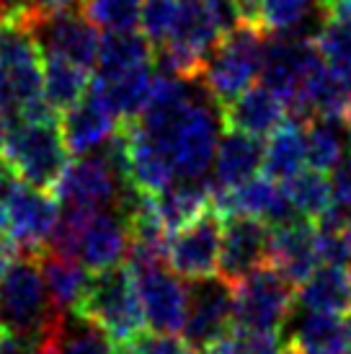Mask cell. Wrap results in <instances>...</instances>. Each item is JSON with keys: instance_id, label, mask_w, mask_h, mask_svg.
<instances>
[{"instance_id": "cell-28", "label": "cell", "mask_w": 351, "mask_h": 354, "mask_svg": "<svg viewBox=\"0 0 351 354\" xmlns=\"http://www.w3.org/2000/svg\"><path fill=\"white\" fill-rule=\"evenodd\" d=\"M153 62V44L147 41L142 31L124 29V31H106L98 44V73H124V70L150 65Z\"/></svg>"}, {"instance_id": "cell-22", "label": "cell", "mask_w": 351, "mask_h": 354, "mask_svg": "<svg viewBox=\"0 0 351 354\" xmlns=\"http://www.w3.org/2000/svg\"><path fill=\"white\" fill-rule=\"evenodd\" d=\"M153 62L150 65H140V68L124 70V73H111V75H101L96 73L88 88L104 101L111 114L119 122H135L140 111L145 106L150 88H153Z\"/></svg>"}, {"instance_id": "cell-10", "label": "cell", "mask_w": 351, "mask_h": 354, "mask_svg": "<svg viewBox=\"0 0 351 354\" xmlns=\"http://www.w3.org/2000/svg\"><path fill=\"white\" fill-rule=\"evenodd\" d=\"M135 274L137 295L142 305V315L150 331L158 334H178L184 328L186 308H189V287L166 261L129 266Z\"/></svg>"}, {"instance_id": "cell-37", "label": "cell", "mask_w": 351, "mask_h": 354, "mask_svg": "<svg viewBox=\"0 0 351 354\" xmlns=\"http://www.w3.org/2000/svg\"><path fill=\"white\" fill-rule=\"evenodd\" d=\"M119 354H199L176 334H158L142 331L132 342L119 346Z\"/></svg>"}, {"instance_id": "cell-31", "label": "cell", "mask_w": 351, "mask_h": 354, "mask_svg": "<svg viewBox=\"0 0 351 354\" xmlns=\"http://www.w3.org/2000/svg\"><path fill=\"white\" fill-rule=\"evenodd\" d=\"M315 47L321 52L325 68L331 70L336 78L351 83V16L333 13L331 19L321 24Z\"/></svg>"}, {"instance_id": "cell-14", "label": "cell", "mask_w": 351, "mask_h": 354, "mask_svg": "<svg viewBox=\"0 0 351 354\" xmlns=\"http://www.w3.org/2000/svg\"><path fill=\"white\" fill-rule=\"evenodd\" d=\"M29 26L39 39L41 52L68 57L83 68L96 65L101 34H98V26H93L91 19L80 10V6L39 16L29 21Z\"/></svg>"}, {"instance_id": "cell-8", "label": "cell", "mask_w": 351, "mask_h": 354, "mask_svg": "<svg viewBox=\"0 0 351 354\" xmlns=\"http://www.w3.org/2000/svg\"><path fill=\"white\" fill-rule=\"evenodd\" d=\"M129 187L132 184L114 171L108 158L104 156V150H96V153L75 156L73 160H68V166L52 192H55L59 207L117 209Z\"/></svg>"}, {"instance_id": "cell-40", "label": "cell", "mask_w": 351, "mask_h": 354, "mask_svg": "<svg viewBox=\"0 0 351 354\" xmlns=\"http://www.w3.org/2000/svg\"><path fill=\"white\" fill-rule=\"evenodd\" d=\"M331 189L333 205L351 207V153H343V158L331 171Z\"/></svg>"}, {"instance_id": "cell-9", "label": "cell", "mask_w": 351, "mask_h": 354, "mask_svg": "<svg viewBox=\"0 0 351 354\" xmlns=\"http://www.w3.org/2000/svg\"><path fill=\"white\" fill-rule=\"evenodd\" d=\"M225 215L215 207H207L202 215L171 233L166 261L181 279H202L217 274L220 246H222Z\"/></svg>"}, {"instance_id": "cell-7", "label": "cell", "mask_w": 351, "mask_h": 354, "mask_svg": "<svg viewBox=\"0 0 351 354\" xmlns=\"http://www.w3.org/2000/svg\"><path fill=\"white\" fill-rule=\"evenodd\" d=\"M294 310V285L274 264H263L233 285V326L282 331Z\"/></svg>"}, {"instance_id": "cell-27", "label": "cell", "mask_w": 351, "mask_h": 354, "mask_svg": "<svg viewBox=\"0 0 351 354\" xmlns=\"http://www.w3.org/2000/svg\"><path fill=\"white\" fill-rule=\"evenodd\" d=\"M153 205H155L158 217L166 225L168 233H176L186 223L196 220L207 207H212V197H209L207 181L176 178L171 187H166L160 194L153 197Z\"/></svg>"}, {"instance_id": "cell-24", "label": "cell", "mask_w": 351, "mask_h": 354, "mask_svg": "<svg viewBox=\"0 0 351 354\" xmlns=\"http://www.w3.org/2000/svg\"><path fill=\"white\" fill-rule=\"evenodd\" d=\"M37 259H39L41 277H44V285H47L49 300L55 305V310L57 313L78 310L80 300L88 290V282H91V272L78 259L55 254L47 248Z\"/></svg>"}, {"instance_id": "cell-32", "label": "cell", "mask_w": 351, "mask_h": 354, "mask_svg": "<svg viewBox=\"0 0 351 354\" xmlns=\"http://www.w3.org/2000/svg\"><path fill=\"white\" fill-rule=\"evenodd\" d=\"M284 189H287V194H290V199H292V205L300 217L318 220L333 205L331 178H325V174L315 171V168H307V171L303 168L297 176L284 181Z\"/></svg>"}, {"instance_id": "cell-12", "label": "cell", "mask_w": 351, "mask_h": 354, "mask_svg": "<svg viewBox=\"0 0 351 354\" xmlns=\"http://www.w3.org/2000/svg\"><path fill=\"white\" fill-rule=\"evenodd\" d=\"M6 209H8L10 241L16 243L19 254L39 256L47 248L49 233L57 223V197H52L47 189L34 187L21 178L6 197Z\"/></svg>"}, {"instance_id": "cell-38", "label": "cell", "mask_w": 351, "mask_h": 354, "mask_svg": "<svg viewBox=\"0 0 351 354\" xmlns=\"http://www.w3.org/2000/svg\"><path fill=\"white\" fill-rule=\"evenodd\" d=\"M80 0H3V19H16V21H34L39 16L55 13L62 8H75Z\"/></svg>"}, {"instance_id": "cell-41", "label": "cell", "mask_w": 351, "mask_h": 354, "mask_svg": "<svg viewBox=\"0 0 351 354\" xmlns=\"http://www.w3.org/2000/svg\"><path fill=\"white\" fill-rule=\"evenodd\" d=\"M41 339H31L23 334L0 331V354H34Z\"/></svg>"}, {"instance_id": "cell-19", "label": "cell", "mask_w": 351, "mask_h": 354, "mask_svg": "<svg viewBox=\"0 0 351 354\" xmlns=\"http://www.w3.org/2000/svg\"><path fill=\"white\" fill-rule=\"evenodd\" d=\"M263 166V145L261 138L225 129L220 135L212 163V178L207 187L212 192H230V189L245 184L248 178L258 176V168Z\"/></svg>"}, {"instance_id": "cell-11", "label": "cell", "mask_w": 351, "mask_h": 354, "mask_svg": "<svg viewBox=\"0 0 351 354\" xmlns=\"http://www.w3.org/2000/svg\"><path fill=\"white\" fill-rule=\"evenodd\" d=\"M230 326H233V285L220 274L191 279L186 321L181 328L186 344L202 352Z\"/></svg>"}, {"instance_id": "cell-1", "label": "cell", "mask_w": 351, "mask_h": 354, "mask_svg": "<svg viewBox=\"0 0 351 354\" xmlns=\"http://www.w3.org/2000/svg\"><path fill=\"white\" fill-rule=\"evenodd\" d=\"M325 73L315 39L307 37H276L266 39L261 59L263 86L279 96L292 111V117L303 122L310 119V99L315 86Z\"/></svg>"}, {"instance_id": "cell-43", "label": "cell", "mask_w": 351, "mask_h": 354, "mask_svg": "<svg viewBox=\"0 0 351 354\" xmlns=\"http://www.w3.org/2000/svg\"><path fill=\"white\" fill-rule=\"evenodd\" d=\"M16 256H19L16 243H13L10 238H0V279L6 277V272H8V266L13 264Z\"/></svg>"}, {"instance_id": "cell-25", "label": "cell", "mask_w": 351, "mask_h": 354, "mask_svg": "<svg viewBox=\"0 0 351 354\" xmlns=\"http://www.w3.org/2000/svg\"><path fill=\"white\" fill-rule=\"evenodd\" d=\"M47 336L52 339L57 354H119V344L106 328L80 310L59 313Z\"/></svg>"}, {"instance_id": "cell-46", "label": "cell", "mask_w": 351, "mask_h": 354, "mask_svg": "<svg viewBox=\"0 0 351 354\" xmlns=\"http://www.w3.org/2000/svg\"><path fill=\"white\" fill-rule=\"evenodd\" d=\"M34 354H57V349H55V344H52V339H49L47 334L41 336L39 346H37V352Z\"/></svg>"}, {"instance_id": "cell-5", "label": "cell", "mask_w": 351, "mask_h": 354, "mask_svg": "<svg viewBox=\"0 0 351 354\" xmlns=\"http://www.w3.org/2000/svg\"><path fill=\"white\" fill-rule=\"evenodd\" d=\"M3 156L23 181L52 192L70 160L59 119L10 117Z\"/></svg>"}, {"instance_id": "cell-29", "label": "cell", "mask_w": 351, "mask_h": 354, "mask_svg": "<svg viewBox=\"0 0 351 354\" xmlns=\"http://www.w3.org/2000/svg\"><path fill=\"white\" fill-rule=\"evenodd\" d=\"M88 68L59 55L44 52V99L49 106L65 111L88 93Z\"/></svg>"}, {"instance_id": "cell-39", "label": "cell", "mask_w": 351, "mask_h": 354, "mask_svg": "<svg viewBox=\"0 0 351 354\" xmlns=\"http://www.w3.org/2000/svg\"><path fill=\"white\" fill-rule=\"evenodd\" d=\"M202 3H205V8L209 10V16H212V21L217 24V29H220L222 37L243 24L240 3H238V0H202Z\"/></svg>"}, {"instance_id": "cell-3", "label": "cell", "mask_w": 351, "mask_h": 354, "mask_svg": "<svg viewBox=\"0 0 351 354\" xmlns=\"http://www.w3.org/2000/svg\"><path fill=\"white\" fill-rule=\"evenodd\" d=\"M266 39L269 34L261 26L240 24L238 29L225 34L215 50L209 52L199 83L220 109L227 106L248 86H254V80L261 75Z\"/></svg>"}, {"instance_id": "cell-50", "label": "cell", "mask_w": 351, "mask_h": 354, "mask_svg": "<svg viewBox=\"0 0 351 354\" xmlns=\"http://www.w3.org/2000/svg\"><path fill=\"white\" fill-rule=\"evenodd\" d=\"M349 142H351V124H349Z\"/></svg>"}, {"instance_id": "cell-2", "label": "cell", "mask_w": 351, "mask_h": 354, "mask_svg": "<svg viewBox=\"0 0 351 354\" xmlns=\"http://www.w3.org/2000/svg\"><path fill=\"white\" fill-rule=\"evenodd\" d=\"M44 99V52L26 21H0V104L10 117Z\"/></svg>"}, {"instance_id": "cell-44", "label": "cell", "mask_w": 351, "mask_h": 354, "mask_svg": "<svg viewBox=\"0 0 351 354\" xmlns=\"http://www.w3.org/2000/svg\"><path fill=\"white\" fill-rule=\"evenodd\" d=\"M328 13H341V16H351V0H318Z\"/></svg>"}, {"instance_id": "cell-26", "label": "cell", "mask_w": 351, "mask_h": 354, "mask_svg": "<svg viewBox=\"0 0 351 354\" xmlns=\"http://www.w3.org/2000/svg\"><path fill=\"white\" fill-rule=\"evenodd\" d=\"M305 122L300 117H287L269 135V142L263 145V174L276 181H290L307 166L305 153Z\"/></svg>"}, {"instance_id": "cell-30", "label": "cell", "mask_w": 351, "mask_h": 354, "mask_svg": "<svg viewBox=\"0 0 351 354\" xmlns=\"http://www.w3.org/2000/svg\"><path fill=\"white\" fill-rule=\"evenodd\" d=\"M305 124L307 166L328 174L343 158V148L349 142V124L336 117H312Z\"/></svg>"}, {"instance_id": "cell-13", "label": "cell", "mask_w": 351, "mask_h": 354, "mask_svg": "<svg viewBox=\"0 0 351 354\" xmlns=\"http://www.w3.org/2000/svg\"><path fill=\"white\" fill-rule=\"evenodd\" d=\"M272 264V227L248 215H225L217 274L230 285Z\"/></svg>"}, {"instance_id": "cell-23", "label": "cell", "mask_w": 351, "mask_h": 354, "mask_svg": "<svg viewBox=\"0 0 351 354\" xmlns=\"http://www.w3.org/2000/svg\"><path fill=\"white\" fill-rule=\"evenodd\" d=\"M294 303L307 313H351V272L349 266L318 264L297 285Z\"/></svg>"}, {"instance_id": "cell-49", "label": "cell", "mask_w": 351, "mask_h": 354, "mask_svg": "<svg viewBox=\"0 0 351 354\" xmlns=\"http://www.w3.org/2000/svg\"><path fill=\"white\" fill-rule=\"evenodd\" d=\"M343 354H351V344H349V346H346V352H343Z\"/></svg>"}, {"instance_id": "cell-34", "label": "cell", "mask_w": 351, "mask_h": 354, "mask_svg": "<svg viewBox=\"0 0 351 354\" xmlns=\"http://www.w3.org/2000/svg\"><path fill=\"white\" fill-rule=\"evenodd\" d=\"M199 354H284V342L279 339V331H254L230 326Z\"/></svg>"}, {"instance_id": "cell-47", "label": "cell", "mask_w": 351, "mask_h": 354, "mask_svg": "<svg viewBox=\"0 0 351 354\" xmlns=\"http://www.w3.org/2000/svg\"><path fill=\"white\" fill-rule=\"evenodd\" d=\"M8 230V209H6V202H0V236Z\"/></svg>"}, {"instance_id": "cell-33", "label": "cell", "mask_w": 351, "mask_h": 354, "mask_svg": "<svg viewBox=\"0 0 351 354\" xmlns=\"http://www.w3.org/2000/svg\"><path fill=\"white\" fill-rule=\"evenodd\" d=\"M315 10V0H258V24L274 37H300Z\"/></svg>"}, {"instance_id": "cell-18", "label": "cell", "mask_w": 351, "mask_h": 354, "mask_svg": "<svg viewBox=\"0 0 351 354\" xmlns=\"http://www.w3.org/2000/svg\"><path fill=\"white\" fill-rule=\"evenodd\" d=\"M272 264L292 285H300L305 277L321 264L318 256V225L310 217H294L284 225L272 227Z\"/></svg>"}, {"instance_id": "cell-45", "label": "cell", "mask_w": 351, "mask_h": 354, "mask_svg": "<svg viewBox=\"0 0 351 354\" xmlns=\"http://www.w3.org/2000/svg\"><path fill=\"white\" fill-rule=\"evenodd\" d=\"M8 127H10V114L8 109L0 104V153H3V145H6V138H8Z\"/></svg>"}, {"instance_id": "cell-20", "label": "cell", "mask_w": 351, "mask_h": 354, "mask_svg": "<svg viewBox=\"0 0 351 354\" xmlns=\"http://www.w3.org/2000/svg\"><path fill=\"white\" fill-rule=\"evenodd\" d=\"M220 111H222L225 129L245 132L254 138H269L287 119L290 109L269 86L261 83V86H248Z\"/></svg>"}, {"instance_id": "cell-48", "label": "cell", "mask_w": 351, "mask_h": 354, "mask_svg": "<svg viewBox=\"0 0 351 354\" xmlns=\"http://www.w3.org/2000/svg\"><path fill=\"white\" fill-rule=\"evenodd\" d=\"M3 13H6V8H3V0H0V21H3Z\"/></svg>"}, {"instance_id": "cell-36", "label": "cell", "mask_w": 351, "mask_h": 354, "mask_svg": "<svg viewBox=\"0 0 351 354\" xmlns=\"http://www.w3.org/2000/svg\"><path fill=\"white\" fill-rule=\"evenodd\" d=\"M178 19V0H142L140 8V31L150 44H163Z\"/></svg>"}, {"instance_id": "cell-17", "label": "cell", "mask_w": 351, "mask_h": 354, "mask_svg": "<svg viewBox=\"0 0 351 354\" xmlns=\"http://www.w3.org/2000/svg\"><path fill=\"white\" fill-rule=\"evenodd\" d=\"M117 122L119 119L111 114V109L88 88L86 96L78 104L65 109V114L59 119L70 156H86V153L101 150L117 135Z\"/></svg>"}, {"instance_id": "cell-21", "label": "cell", "mask_w": 351, "mask_h": 354, "mask_svg": "<svg viewBox=\"0 0 351 354\" xmlns=\"http://www.w3.org/2000/svg\"><path fill=\"white\" fill-rule=\"evenodd\" d=\"M351 344V315L307 313L294 321L284 354H343Z\"/></svg>"}, {"instance_id": "cell-15", "label": "cell", "mask_w": 351, "mask_h": 354, "mask_svg": "<svg viewBox=\"0 0 351 354\" xmlns=\"http://www.w3.org/2000/svg\"><path fill=\"white\" fill-rule=\"evenodd\" d=\"M209 197H212V207L222 215H248L266 223L269 227L284 225L300 217L284 184L272 176H254L230 192L209 189Z\"/></svg>"}, {"instance_id": "cell-4", "label": "cell", "mask_w": 351, "mask_h": 354, "mask_svg": "<svg viewBox=\"0 0 351 354\" xmlns=\"http://www.w3.org/2000/svg\"><path fill=\"white\" fill-rule=\"evenodd\" d=\"M41 277L39 259L19 254L0 279V331L41 339L57 321Z\"/></svg>"}, {"instance_id": "cell-16", "label": "cell", "mask_w": 351, "mask_h": 354, "mask_svg": "<svg viewBox=\"0 0 351 354\" xmlns=\"http://www.w3.org/2000/svg\"><path fill=\"white\" fill-rule=\"evenodd\" d=\"M129 254V227L119 209L88 212L80 230L75 259L88 272H101L122 264Z\"/></svg>"}, {"instance_id": "cell-6", "label": "cell", "mask_w": 351, "mask_h": 354, "mask_svg": "<svg viewBox=\"0 0 351 354\" xmlns=\"http://www.w3.org/2000/svg\"><path fill=\"white\" fill-rule=\"evenodd\" d=\"M78 310L98 326H104L119 346L132 342L147 328L129 264L91 272V282Z\"/></svg>"}, {"instance_id": "cell-42", "label": "cell", "mask_w": 351, "mask_h": 354, "mask_svg": "<svg viewBox=\"0 0 351 354\" xmlns=\"http://www.w3.org/2000/svg\"><path fill=\"white\" fill-rule=\"evenodd\" d=\"M19 181H21L19 171L10 166L6 158H0V202H6V197L13 192V187H16Z\"/></svg>"}, {"instance_id": "cell-35", "label": "cell", "mask_w": 351, "mask_h": 354, "mask_svg": "<svg viewBox=\"0 0 351 354\" xmlns=\"http://www.w3.org/2000/svg\"><path fill=\"white\" fill-rule=\"evenodd\" d=\"M142 0H80V10L104 31L135 29Z\"/></svg>"}]
</instances>
